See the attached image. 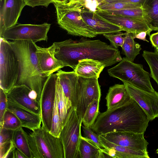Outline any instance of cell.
Instances as JSON below:
<instances>
[{"label":"cell","instance_id":"1","mask_svg":"<svg viewBox=\"0 0 158 158\" xmlns=\"http://www.w3.org/2000/svg\"><path fill=\"white\" fill-rule=\"evenodd\" d=\"M53 44L56 58L63 67L69 66L73 70L78 61L83 59L98 60L107 67L119 62L123 58L118 48L99 40L69 39Z\"/></svg>","mask_w":158,"mask_h":158},{"label":"cell","instance_id":"33","mask_svg":"<svg viewBox=\"0 0 158 158\" xmlns=\"http://www.w3.org/2000/svg\"><path fill=\"white\" fill-rule=\"evenodd\" d=\"M140 4L130 3L123 2H106L98 5L96 9L103 10H118L132 9L142 6Z\"/></svg>","mask_w":158,"mask_h":158},{"label":"cell","instance_id":"26","mask_svg":"<svg viewBox=\"0 0 158 158\" xmlns=\"http://www.w3.org/2000/svg\"><path fill=\"white\" fill-rule=\"evenodd\" d=\"M135 34L131 33L125 32L124 43L121 47L123 53L125 55L127 59L132 62H133L141 49V45L134 41Z\"/></svg>","mask_w":158,"mask_h":158},{"label":"cell","instance_id":"45","mask_svg":"<svg viewBox=\"0 0 158 158\" xmlns=\"http://www.w3.org/2000/svg\"><path fill=\"white\" fill-rule=\"evenodd\" d=\"M81 0H70V1L69 2H77L79 1H80Z\"/></svg>","mask_w":158,"mask_h":158},{"label":"cell","instance_id":"9","mask_svg":"<svg viewBox=\"0 0 158 158\" xmlns=\"http://www.w3.org/2000/svg\"><path fill=\"white\" fill-rule=\"evenodd\" d=\"M51 24H18L0 32V38L7 40L31 41L35 43L47 41Z\"/></svg>","mask_w":158,"mask_h":158},{"label":"cell","instance_id":"39","mask_svg":"<svg viewBox=\"0 0 158 158\" xmlns=\"http://www.w3.org/2000/svg\"><path fill=\"white\" fill-rule=\"evenodd\" d=\"M145 0H105L102 1L101 4L106 2H123L140 4L142 5Z\"/></svg>","mask_w":158,"mask_h":158},{"label":"cell","instance_id":"3","mask_svg":"<svg viewBox=\"0 0 158 158\" xmlns=\"http://www.w3.org/2000/svg\"><path fill=\"white\" fill-rule=\"evenodd\" d=\"M18 58L19 73L15 85H25L37 94L40 101L44 85L48 77L42 72L36 53L35 43L31 41H9Z\"/></svg>","mask_w":158,"mask_h":158},{"label":"cell","instance_id":"10","mask_svg":"<svg viewBox=\"0 0 158 158\" xmlns=\"http://www.w3.org/2000/svg\"><path fill=\"white\" fill-rule=\"evenodd\" d=\"M57 78L56 73L48 77L43 87L39 101L42 127L49 131L52 125Z\"/></svg>","mask_w":158,"mask_h":158},{"label":"cell","instance_id":"14","mask_svg":"<svg viewBox=\"0 0 158 158\" xmlns=\"http://www.w3.org/2000/svg\"><path fill=\"white\" fill-rule=\"evenodd\" d=\"M131 98L134 100L146 114L149 121L158 117V92L150 93L124 82Z\"/></svg>","mask_w":158,"mask_h":158},{"label":"cell","instance_id":"18","mask_svg":"<svg viewBox=\"0 0 158 158\" xmlns=\"http://www.w3.org/2000/svg\"><path fill=\"white\" fill-rule=\"evenodd\" d=\"M7 110L14 113L20 120L22 127L32 131L40 128L42 120L40 116L15 102L7 98Z\"/></svg>","mask_w":158,"mask_h":158},{"label":"cell","instance_id":"12","mask_svg":"<svg viewBox=\"0 0 158 158\" xmlns=\"http://www.w3.org/2000/svg\"><path fill=\"white\" fill-rule=\"evenodd\" d=\"M94 11L103 20L119 26L126 32L135 34L141 31H146L150 36L152 31L145 20L116 15L97 9Z\"/></svg>","mask_w":158,"mask_h":158},{"label":"cell","instance_id":"43","mask_svg":"<svg viewBox=\"0 0 158 158\" xmlns=\"http://www.w3.org/2000/svg\"><path fill=\"white\" fill-rule=\"evenodd\" d=\"M29 98L34 100H37V94L36 92L34 90H31L29 94Z\"/></svg>","mask_w":158,"mask_h":158},{"label":"cell","instance_id":"38","mask_svg":"<svg viewBox=\"0 0 158 158\" xmlns=\"http://www.w3.org/2000/svg\"><path fill=\"white\" fill-rule=\"evenodd\" d=\"M26 5L34 7L38 6H43L47 7L55 0H25Z\"/></svg>","mask_w":158,"mask_h":158},{"label":"cell","instance_id":"16","mask_svg":"<svg viewBox=\"0 0 158 158\" xmlns=\"http://www.w3.org/2000/svg\"><path fill=\"white\" fill-rule=\"evenodd\" d=\"M81 15L86 23L96 34L117 33L123 31L119 26L105 21L100 17L94 11L87 8L85 4L82 7Z\"/></svg>","mask_w":158,"mask_h":158},{"label":"cell","instance_id":"32","mask_svg":"<svg viewBox=\"0 0 158 158\" xmlns=\"http://www.w3.org/2000/svg\"><path fill=\"white\" fill-rule=\"evenodd\" d=\"M62 124L58 106V97L56 92L53 109L52 123L50 133L54 136L59 138Z\"/></svg>","mask_w":158,"mask_h":158},{"label":"cell","instance_id":"46","mask_svg":"<svg viewBox=\"0 0 158 158\" xmlns=\"http://www.w3.org/2000/svg\"><path fill=\"white\" fill-rule=\"evenodd\" d=\"M156 153L158 154V148L156 150Z\"/></svg>","mask_w":158,"mask_h":158},{"label":"cell","instance_id":"37","mask_svg":"<svg viewBox=\"0 0 158 158\" xmlns=\"http://www.w3.org/2000/svg\"><path fill=\"white\" fill-rule=\"evenodd\" d=\"M7 99L6 94L0 88V122L3 119L7 109Z\"/></svg>","mask_w":158,"mask_h":158},{"label":"cell","instance_id":"5","mask_svg":"<svg viewBox=\"0 0 158 158\" xmlns=\"http://www.w3.org/2000/svg\"><path fill=\"white\" fill-rule=\"evenodd\" d=\"M23 131L32 158H64L60 138L54 136L43 127L29 133L23 129Z\"/></svg>","mask_w":158,"mask_h":158},{"label":"cell","instance_id":"24","mask_svg":"<svg viewBox=\"0 0 158 158\" xmlns=\"http://www.w3.org/2000/svg\"><path fill=\"white\" fill-rule=\"evenodd\" d=\"M80 158L106 157L105 155L92 141L81 136L79 146Z\"/></svg>","mask_w":158,"mask_h":158},{"label":"cell","instance_id":"21","mask_svg":"<svg viewBox=\"0 0 158 158\" xmlns=\"http://www.w3.org/2000/svg\"><path fill=\"white\" fill-rule=\"evenodd\" d=\"M131 98L124 84H115L109 87L105 99L107 110L121 106Z\"/></svg>","mask_w":158,"mask_h":158},{"label":"cell","instance_id":"8","mask_svg":"<svg viewBox=\"0 0 158 158\" xmlns=\"http://www.w3.org/2000/svg\"><path fill=\"white\" fill-rule=\"evenodd\" d=\"M19 69L18 58L9 41L0 38V88L6 94L15 85Z\"/></svg>","mask_w":158,"mask_h":158},{"label":"cell","instance_id":"35","mask_svg":"<svg viewBox=\"0 0 158 158\" xmlns=\"http://www.w3.org/2000/svg\"><path fill=\"white\" fill-rule=\"evenodd\" d=\"M125 33L121 31L117 33L105 34L103 35L110 42L111 45L116 48H118L119 46L122 47L123 45L124 40Z\"/></svg>","mask_w":158,"mask_h":158},{"label":"cell","instance_id":"19","mask_svg":"<svg viewBox=\"0 0 158 158\" xmlns=\"http://www.w3.org/2000/svg\"><path fill=\"white\" fill-rule=\"evenodd\" d=\"M31 90L25 85H15L6 94L7 98L41 116L40 102L31 99L29 96Z\"/></svg>","mask_w":158,"mask_h":158},{"label":"cell","instance_id":"29","mask_svg":"<svg viewBox=\"0 0 158 158\" xmlns=\"http://www.w3.org/2000/svg\"><path fill=\"white\" fill-rule=\"evenodd\" d=\"M21 127L15 131L13 140L16 148L26 158H32L31 154L27 141Z\"/></svg>","mask_w":158,"mask_h":158},{"label":"cell","instance_id":"6","mask_svg":"<svg viewBox=\"0 0 158 158\" xmlns=\"http://www.w3.org/2000/svg\"><path fill=\"white\" fill-rule=\"evenodd\" d=\"M110 76L118 79L139 89L152 93L155 91L150 80L149 73L143 65L128 60L126 57L117 65L107 70Z\"/></svg>","mask_w":158,"mask_h":158},{"label":"cell","instance_id":"44","mask_svg":"<svg viewBox=\"0 0 158 158\" xmlns=\"http://www.w3.org/2000/svg\"><path fill=\"white\" fill-rule=\"evenodd\" d=\"M54 1L65 3L68 2L69 0H55Z\"/></svg>","mask_w":158,"mask_h":158},{"label":"cell","instance_id":"20","mask_svg":"<svg viewBox=\"0 0 158 158\" xmlns=\"http://www.w3.org/2000/svg\"><path fill=\"white\" fill-rule=\"evenodd\" d=\"M56 74L64 94L70 101L72 106L76 108L79 89V77L74 71L66 72L61 69Z\"/></svg>","mask_w":158,"mask_h":158},{"label":"cell","instance_id":"30","mask_svg":"<svg viewBox=\"0 0 158 158\" xmlns=\"http://www.w3.org/2000/svg\"><path fill=\"white\" fill-rule=\"evenodd\" d=\"M142 56L148 64L150 71V76L158 86V52L144 51Z\"/></svg>","mask_w":158,"mask_h":158},{"label":"cell","instance_id":"31","mask_svg":"<svg viewBox=\"0 0 158 158\" xmlns=\"http://www.w3.org/2000/svg\"><path fill=\"white\" fill-rule=\"evenodd\" d=\"M21 127V122L18 117L12 112L6 109L2 121L0 122V127L15 131Z\"/></svg>","mask_w":158,"mask_h":158},{"label":"cell","instance_id":"34","mask_svg":"<svg viewBox=\"0 0 158 158\" xmlns=\"http://www.w3.org/2000/svg\"><path fill=\"white\" fill-rule=\"evenodd\" d=\"M105 11L116 15L143 19L147 21L148 24V21L142 6L135 8Z\"/></svg>","mask_w":158,"mask_h":158},{"label":"cell","instance_id":"2","mask_svg":"<svg viewBox=\"0 0 158 158\" xmlns=\"http://www.w3.org/2000/svg\"><path fill=\"white\" fill-rule=\"evenodd\" d=\"M149 122L144 111L131 98L121 106L99 112L90 128L99 135L114 131L144 134Z\"/></svg>","mask_w":158,"mask_h":158},{"label":"cell","instance_id":"22","mask_svg":"<svg viewBox=\"0 0 158 158\" xmlns=\"http://www.w3.org/2000/svg\"><path fill=\"white\" fill-rule=\"evenodd\" d=\"M105 67V64L98 60L85 59L78 61L73 71L79 77L98 78Z\"/></svg>","mask_w":158,"mask_h":158},{"label":"cell","instance_id":"36","mask_svg":"<svg viewBox=\"0 0 158 158\" xmlns=\"http://www.w3.org/2000/svg\"><path fill=\"white\" fill-rule=\"evenodd\" d=\"M84 137L94 142L102 150L103 148L100 142L99 135L94 132L90 128L81 125Z\"/></svg>","mask_w":158,"mask_h":158},{"label":"cell","instance_id":"41","mask_svg":"<svg viewBox=\"0 0 158 158\" xmlns=\"http://www.w3.org/2000/svg\"><path fill=\"white\" fill-rule=\"evenodd\" d=\"M147 35V33L146 31H141L138 33L135 34L134 38V39H138L140 40H142L148 42L149 41L146 38Z\"/></svg>","mask_w":158,"mask_h":158},{"label":"cell","instance_id":"17","mask_svg":"<svg viewBox=\"0 0 158 158\" xmlns=\"http://www.w3.org/2000/svg\"><path fill=\"white\" fill-rule=\"evenodd\" d=\"M36 53L39 65L43 73L47 77L63 68L62 64L55 56L53 44L46 48L37 46L35 43Z\"/></svg>","mask_w":158,"mask_h":158},{"label":"cell","instance_id":"15","mask_svg":"<svg viewBox=\"0 0 158 158\" xmlns=\"http://www.w3.org/2000/svg\"><path fill=\"white\" fill-rule=\"evenodd\" d=\"M26 5L25 0H4L0 8V32L17 23Z\"/></svg>","mask_w":158,"mask_h":158},{"label":"cell","instance_id":"23","mask_svg":"<svg viewBox=\"0 0 158 158\" xmlns=\"http://www.w3.org/2000/svg\"><path fill=\"white\" fill-rule=\"evenodd\" d=\"M100 142L103 148H108L114 149L116 158H149L148 152L135 150L111 143L99 135Z\"/></svg>","mask_w":158,"mask_h":158},{"label":"cell","instance_id":"49","mask_svg":"<svg viewBox=\"0 0 158 158\" xmlns=\"http://www.w3.org/2000/svg\"><path fill=\"white\" fill-rule=\"evenodd\" d=\"M1 1H2L3 0H0Z\"/></svg>","mask_w":158,"mask_h":158},{"label":"cell","instance_id":"25","mask_svg":"<svg viewBox=\"0 0 158 158\" xmlns=\"http://www.w3.org/2000/svg\"><path fill=\"white\" fill-rule=\"evenodd\" d=\"M142 8L152 31H158V0H146Z\"/></svg>","mask_w":158,"mask_h":158},{"label":"cell","instance_id":"48","mask_svg":"<svg viewBox=\"0 0 158 158\" xmlns=\"http://www.w3.org/2000/svg\"><path fill=\"white\" fill-rule=\"evenodd\" d=\"M70 1V0H69V2H69Z\"/></svg>","mask_w":158,"mask_h":158},{"label":"cell","instance_id":"42","mask_svg":"<svg viewBox=\"0 0 158 158\" xmlns=\"http://www.w3.org/2000/svg\"><path fill=\"white\" fill-rule=\"evenodd\" d=\"M12 158H26L24 155L16 148L13 152Z\"/></svg>","mask_w":158,"mask_h":158},{"label":"cell","instance_id":"40","mask_svg":"<svg viewBox=\"0 0 158 158\" xmlns=\"http://www.w3.org/2000/svg\"><path fill=\"white\" fill-rule=\"evenodd\" d=\"M150 40L152 46L158 49V32L150 35Z\"/></svg>","mask_w":158,"mask_h":158},{"label":"cell","instance_id":"4","mask_svg":"<svg viewBox=\"0 0 158 158\" xmlns=\"http://www.w3.org/2000/svg\"><path fill=\"white\" fill-rule=\"evenodd\" d=\"M57 23L69 34L92 38L97 35L83 18L81 11L85 0L61 3L54 1Z\"/></svg>","mask_w":158,"mask_h":158},{"label":"cell","instance_id":"47","mask_svg":"<svg viewBox=\"0 0 158 158\" xmlns=\"http://www.w3.org/2000/svg\"><path fill=\"white\" fill-rule=\"evenodd\" d=\"M155 52H158V49H156Z\"/></svg>","mask_w":158,"mask_h":158},{"label":"cell","instance_id":"13","mask_svg":"<svg viewBox=\"0 0 158 158\" xmlns=\"http://www.w3.org/2000/svg\"><path fill=\"white\" fill-rule=\"evenodd\" d=\"M144 134L130 132L114 131L99 135L115 144L147 152L149 143L144 139Z\"/></svg>","mask_w":158,"mask_h":158},{"label":"cell","instance_id":"11","mask_svg":"<svg viewBox=\"0 0 158 158\" xmlns=\"http://www.w3.org/2000/svg\"><path fill=\"white\" fill-rule=\"evenodd\" d=\"M98 79L79 77V89L76 108L78 117L82 119L88 105L95 99L100 100L101 91Z\"/></svg>","mask_w":158,"mask_h":158},{"label":"cell","instance_id":"28","mask_svg":"<svg viewBox=\"0 0 158 158\" xmlns=\"http://www.w3.org/2000/svg\"><path fill=\"white\" fill-rule=\"evenodd\" d=\"M100 99L93 100L88 106L82 119L83 125L91 128L94 123L99 114Z\"/></svg>","mask_w":158,"mask_h":158},{"label":"cell","instance_id":"7","mask_svg":"<svg viewBox=\"0 0 158 158\" xmlns=\"http://www.w3.org/2000/svg\"><path fill=\"white\" fill-rule=\"evenodd\" d=\"M82 119L79 118L75 107L72 106L62 123L60 137L64 158H80L79 146L81 136Z\"/></svg>","mask_w":158,"mask_h":158},{"label":"cell","instance_id":"27","mask_svg":"<svg viewBox=\"0 0 158 158\" xmlns=\"http://www.w3.org/2000/svg\"><path fill=\"white\" fill-rule=\"evenodd\" d=\"M56 92L58 97V106L62 124L68 112L72 106V103L64 94L57 78L56 84Z\"/></svg>","mask_w":158,"mask_h":158}]
</instances>
